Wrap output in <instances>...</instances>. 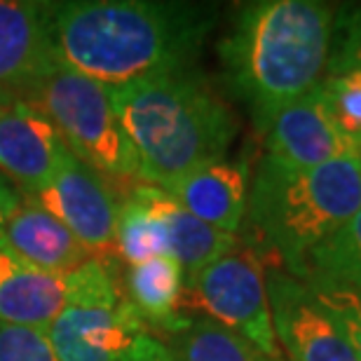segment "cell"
Instances as JSON below:
<instances>
[{"instance_id": "cell-23", "label": "cell", "mask_w": 361, "mask_h": 361, "mask_svg": "<svg viewBox=\"0 0 361 361\" xmlns=\"http://www.w3.org/2000/svg\"><path fill=\"white\" fill-rule=\"evenodd\" d=\"M305 284L319 300V305L334 317V322L341 326L357 359L361 361V293L326 284V281H305Z\"/></svg>"}, {"instance_id": "cell-20", "label": "cell", "mask_w": 361, "mask_h": 361, "mask_svg": "<svg viewBox=\"0 0 361 361\" xmlns=\"http://www.w3.org/2000/svg\"><path fill=\"white\" fill-rule=\"evenodd\" d=\"M115 251L125 265H139L157 256H169L167 235L162 223L150 209L136 200L129 188L118 202V226H115Z\"/></svg>"}, {"instance_id": "cell-19", "label": "cell", "mask_w": 361, "mask_h": 361, "mask_svg": "<svg viewBox=\"0 0 361 361\" xmlns=\"http://www.w3.org/2000/svg\"><path fill=\"white\" fill-rule=\"evenodd\" d=\"M302 281H326L361 293V209L307 256Z\"/></svg>"}, {"instance_id": "cell-12", "label": "cell", "mask_w": 361, "mask_h": 361, "mask_svg": "<svg viewBox=\"0 0 361 361\" xmlns=\"http://www.w3.org/2000/svg\"><path fill=\"white\" fill-rule=\"evenodd\" d=\"M263 141L265 157L293 169L319 167L336 157L359 155V148L345 139L331 120L322 85L281 108L263 132Z\"/></svg>"}, {"instance_id": "cell-3", "label": "cell", "mask_w": 361, "mask_h": 361, "mask_svg": "<svg viewBox=\"0 0 361 361\" xmlns=\"http://www.w3.org/2000/svg\"><path fill=\"white\" fill-rule=\"evenodd\" d=\"M139 160V183L167 190L204 164L226 160L240 122L197 66L111 90Z\"/></svg>"}, {"instance_id": "cell-18", "label": "cell", "mask_w": 361, "mask_h": 361, "mask_svg": "<svg viewBox=\"0 0 361 361\" xmlns=\"http://www.w3.org/2000/svg\"><path fill=\"white\" fill-rule=\"evenodd\" d=\"M162 343L174 361H272L242 336L207 317H190L178 334Z\"/></svg>"}, {"instance_id": "cell-13", "label": "cell", "mask_w": 361, "mask_h": 361, "mask_svg": "<svg viewBox=\"0 0 361 361\" xmlns=\"http://www.w3.org/2000/svg\"><path fill=\"white\" fill-rule=\"evenodd\" d=\"M249 188L247 162L219 160L185 174L164 192L207 226L237 235L247 219Z\"/></svg>"}, {"instance_id": "cell-25", "label": "cell", "mask_w": 361, "mask_h": 361, "mask_svg": "<svg viewBox=\"0 0 361 361\" xmlns=\"http://www.w3.org/2000/svg\"><path fill=\"white\" fill-rule=\"evenodd\" d=\"M19 202H21V192L10 180L0 176V244H3L7 221H10V216L14 214V209L19 207Z\"/></svg>"}, {"instance_id": "cell-7", "label": "cell", "mask_w": 361, "mask_h": 361, "mask_svg": "<svg viewBox=\"0 0 361 361\" xmlns=\"http://www.w3.org/2000/svg\"><path fill=\"white\" fill-rule=\"evenodd\" d=\"M183 310L204 312L207 319L242 336L268 359L281 361L268 295V265L249 242L240 240L233 251L185 281L180 314Z\"/></svg>"}, {"instance_id": "cell-9", "label": "cell", "mask_w": 361, "mask_h": 361, "mask_svg": "<svg viewBox=\"0 0 361 361\" xmlns=\"http://www.w3.org/2000/svg\"><path fill=\"white\" fill-rule=\"evenodd\" d=\"M33 200L56 216L94 256H106L108 249H115L118 192L108 176L80 162L73 153Z\"/></svg>"}, {"instance_id": "cell-24", "label": "cell", "mask_w": 361, "mask_h": 361, "mask_svg": "<svg viewBox=\"0 0 361 361\" xmlns=\"http://www.w3.org/2000/svg\"><path fill=\"white\" fill-rule=\"evenodd\" d=\"M0 361H61L45 331L0 324Z\"/></svg>"}, {"instance_id": "cell-10", "label": "cell", "mask_w": 361, "mask_h": 361, "mask_svg": "<svg viewBox=\"0 0 361 361\" xmlns=\"http://www.w3.org/2000/svg\"><path fill=\"white\" fill-rule=\"evenodd\" d=\"M56 66L52 3L0 0V90L24 101Z\"/></svg>"}, {"instance_id": "cell-6", "label": "cell", "mask_w": 361, "mask_h": 361, "mask_svg": "<svg viewBox=\"0 0 361 361\" xmlns=\"http://www.w3.org/2000/svg\"><path fill=\"white\" fill-rule=\"evenodd\" d=\"M45 115L78 160L118 180H139V160L113 104L111 87L56 66L24 99Z\"/></svg>"}, {"instance_id": "cell-11", "label": "cell", "mask_w": 361, "mask_h": 361, "mask_svg": "<svg viewBox=\"0 0 361 361\" xmlns=\"http://www.w3.org/2000/svg\"><path fill=\"white\" fill-rule=\"evenodd\" d=\"M71 155L54 125L26 101L0 111V176L35 197Z\"/></svg>"}, {"instance_id": "cell-14", "label": "cell", "mask_w": 361, "mask_h": 361, "mask_svg": "<svg viewBox=\"0 0 361 361\" xmlns=\"http://www.w3.org/2000/svg\"><path fill=\"white\" fill-rule=\"evenodd\" d=\"M68 298V274L42 270L0 244V324L47 331Z\"/></svg>"}, {"instance_id": "cell-27", "label": "cell", "mask_w": 361, "mask_h": 361, "mask_svg": "<svg viewBox=\"0 0 361 361\" xmlns=\"http://www.w3.org/2000/svg\"><path fill=\"white\" fill-rule=\"evenodd\" d=\"M14 101H19L17 97H12L10 92H3L0 90V111H3V108H7L10 104H14Z\"/></svg>"}, {"instance_id": "cell-17", "label": "cell", "mask_w": 361, "mask_h": 361, "mask_svg": "<svg viewBox=\"0 0 361 361\" xmlns=\"http://www.w3.org/2000/svg\"><path fill=\"white\" fill-rule=\"evenodd\" d=\"M185 274L176 258L157 256L139 265H125L122 288L143 324L155 338H169L190 322V314H180Z\"/></svg>"}, {"instance_id": "cell-16", "label": "cell", "mask_w": 361, "mask_h": 361, "mask_svg": "<svg viewBox=\"0 0 361 361\" xmlns=\"http://www.w3.org/2000/svg\"><path fill=\"white\" fill-rule=\"evenodd\" d=\"M129 192L136 200H141L150 209V214L162 223L164 235H167V251L180 263L185 281L192 279L200 270H204L209 263L219 261L221 256L233 251L240 242L237 235L223 233V230H216L207 226L204 221L195 219L162 188L136 180V185L129 188Z\"/></svg>"}, {"instance_id": "cell-22", "label": "cell", "mask_w": 361, "mask_h": 361, "mask_svg": "<svg viewBox=\"0 0 361 361\" xmlns=\"http://www.w3.org/2000/svg\"><path fill=\"white\" fill-rule=\"evenodd\" d=\"M361 71V5H338L326 73Z\"/></svg>"}, {"instance_id": "cell-26", "label": "cell", "mask_w": 361, "mask_h": 361, "mask_svg": "<svg viewBox=\"0 0 361 361\" xmlns=\"http://www.w3.org/2000/svg\"><path fill=\"white\" fill-rule=\"evenodd\" d=\"M143 361H174V357L169 355V350H167V345H164L162 341H160V345L150 352V355L143 359Z\"/></svg>"}, {"instance_id": "cell-5", "label": "cell", "mask_w": 361, "mask_h": 361, "mask_svg": "<svg viewBox=\"0 0 361 361\" xmlns=\"http://www.w3.org/2000/svg\"><path fill=\"white\" fill-rule=\"evenodd\" d=\"M45 334L61 361H143L160 345L108 256H92L68 274V298Z\"/></svg>"}, {"instance_id": "cell-1", "label": "cell", "mask_w": 361, "mask_h": 361, "mask_svg": "<svg viewBox=\"0 0 361 361\" xmlns=\"http://www.w3.org/2000/svg\"><path fill=\"white\" fill-rule=\"evenodd\" d=\"M216 21L219 5L209 3H52V38L59 63L111 90L195 66Z\"/></svg>"}, {"instance_id": "cell-28", "label": "cell", "mask_w": 361, "mask_h": 361, "mask_svg": "<svg viewBox=\"0 0 361 361\" xmlns=\"http://www.w3.org/2000/svg\"><path fill=\"white\" fill-rule=\"evenodd\" d=\"M359 155H361V150H359Z\"/></svg>"}, {"instance_id": "cell-15", "label": "cell", "mask_w": 361, "mask_h": 361, "mask_svg": "<svg viewBox=\"0 0 361 361\" xmlns=\"http://www.w3.org/2000/svg\"><path fill=\"white\" fill-rule=\"evenodd\" d=\"M3 247L42 270L61 274H71L94 256L56 216L24 195L7 221Z\"/></svg>"}, {"instance_id": "cell-4", "label": "cell", "mask_w": 361, "mask_h": 361, "mask_svg": "<svg viewBox=\"0 0 361 361\" xmlns=\"http://www.w3.org/2000/svg\"><path fill=\"white\" fill-rule=\"evenodd\" d=\"M361 209V155H343L319 167L293 169L261 157L251 178L249 242L302 277L307 256Z\"/></svg>"}, {"instance_id": "cell-21", "label": "cell", "mask_w": 361, "mask_h": 361, "mask_svg": "<svg viewBox=\"0 0 361 361\" xmlns=\"http://www.w3.org/2000/svg\"><path fill=\"white\" fill-rule=\"evenodd\" d=\"M322 94L334 125L361 150V71L329 75L322 80Z\"/></svg>"}, {"instance_id": "cell-8", "label": "cell", "mask_w": 361, "mask_h": 361, "mask_svg": "<svg viewBox=\"0 0 361 361\" xmlns=\"http://www.w3.org/2000/svg\"><path fill=\"white\" fill-rule=\"evenodd\" d=\"M274 336L288 361H359L350 341L302 279L268 268Z\"/></svg>"}, {"instance_id": "cell-2", "label": "cell", "mask_w": 361, "mask_h": 361, "mask_svg": "<svg viewBox=\"0 0 361 361\" xmlns=\"http://www.w3.org/2000/svg\"><path fill=\"white\" fill-rule=\"evenodd\" d=\"M338 5L256 0L237 7L219 42L226 87L247 106L263 136L281 108L322 85Z\"/></svg>"}]
</instances>
